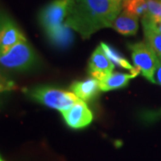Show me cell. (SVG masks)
Instances as JSON below:
<instances>
[{
    "instance_id": "cell-1",
    "label": "cell",
    "mask_w": 161,
    "mask_h": 161,
    "mask_svg": "<svg viewBox=\"0 0 161 161\" xmlns=\"http://www.w3.org/2000/svg\"><path fill=\"white\" fill-rule=\"evenodd\" d=\"M121 9L122 3L114 0H73L64 24L89 39L99 30L110 28Z\"/></svg>"
},
{
    "instance_id": "cell-2",
    "label": "cell",
    "mask_w": 161,
    "mask_h": 161,
    "mask_svg": "<svg viewBox=\"0 0 161 161\" xmlns=\"http://www.w3.org/2000/svg\"><path fill=\"white\" fill-rule=\"evenodd\" d=\"M72 2L73 0H53L40 13V25L55 46H68L73 40L72 29L64 24Z\"/></svg>"
},
{
    "instance_id": "cell-3",
    "label": "cell",
    "mask_w": 161,
    "mask_h": 161,
    "mask_svg": "<svg viewBox=\"0 0 161 161\" xmlns=\"http://www.w3.org/2000/svg\"><path fill=\"white\" fill-rule=\"evenodd\" d=\"M25 94L36 102L60 112L70 108L80 99L74 92L47 85L27 89Z\"/></svg>"
},
{
    "instance_id": "cell-4",
    "label": "cell",
    "mask_w": 161,
    "mask_h": 161,
    "mask_svg": "<svg viewBox=\"0 0 161 161\" xmlns=\"http://www.w3.org/2000/svg\"><path fill=\"white\" fill-rule=\"evenodd\" d=\"M0 63L7 69L27 71L32 69L38 64V57L29 43L24 41L1 53Z\"/></svg>"
},
{
    "instance_id": "cell-5",
    "label": "cell",
    "mask_w": 161,
    "mask_h": 161,
    "mask_svg": "<svg viewBox=\"0 0 161 161\" xmlns=\"http://www.w3.org/2000/svg\"><path fill=\"white\" fill-rule=\"evenodd\" d=\"M128 47L134 66L141 71V74L149 81L156 83L155 72L158 58L152 47L146 41L129 44Z\"/></svg>"
},
{
    "instance_id": "cell-6",
    "label": "cell",
    "mask_w": 161,
    "mask_h": 161,
    "mask_svg": "<svg viewBox=\"0 0 161 161\" xmlns=\"http://www.w3.org/2000/svg\"><path fill=\"white\" fill-rule=\"evenodd\" d=\"M65 124L72 129L88 126L93 120V115L85 101L79 99L70 108L61 112Z\"/></svg>"
},
{
    "instance_id": "cell-7",
    "label": "cell",
    "mask_w": 161,
    "mask_h": 161,
    "mask_svg": "<svg viewBox=\"0 0 161 161\" xmlns=\"http://www.w3.org/2000/svg\"><path fill=\"white\" fill-rule=\"evenodd\" d=\"M26 41L23 31L18 28L16 23L6 14L1 16L0 29V51L4 53L18 43Z\"/></svg>"
},
{
    "instance_id": "cell-8",
    "label": "cell",
    "mask_w": 161,
    "mask_h": 161,
    "mask_svg": "<svg viewBox=\"0 0 161 161\" xmlns=\"http://www.w3.org/2000/svg\"><path fill=\"white\" fill-rule=\"evenodd\" d=\"M114 68L115 64L108 58L102 47L98 46L93 51L89 60L88 72L90 75L100 81L111 75Z\"/></svg>"
},
{
    "instance_id": "cell-9",
    "label": "cell",
    "mask_w": 161,
    "mask_h": 161,
    "mask_svg": "<svg viewBox=\"0 0 161 161\" xmlns=\"http://www.w3.org/2000/svg\"><path fill=\"white\" fill-rule=\"evenodd\" d=\"M70 89L78 98L89 102L96 98L99 92H101L99 86V80L91 77L86 80L75 81L71 84Z\"/></svg>"
},
{
    "instance_id": "cell-10",
    "label": "cell",
    "mask_w": 161,
    "mask_h": 161,
    "mask_svg": "<svg viewBox=\"0 0 161 161\" xmlns=\"http://www.w3.org/2000/svg\"><path fill=\"white\" fill-rule=\"evenodd\" d=\"M141 73L139 69L131 72L130 74L125 73H112L108 77L99 81L101 92H109L127 86L130 80L135 78Z\"/></svg>"
},
{
    "instance_id": "cell-11",
    "label": "cell",
    "mask_w": 161,
    "mask_h": 161,
    "mask_svg": "<svg viewBox=\"0 0 161 161\" xmlns=\"http://www.w3.org/2000/svg\"><path fill=\"white\" fill-rule=\"evenodd\" d=\"M110 28L123 35H135L139 29V17L122 12L115 18Z\"/></svg>"
},
{
    "instance_id": "cell-12",
    "label": "cell",
    "mask_w": 161,
    "mask_h": 161,
    "mask_svg": "<svg viewBox=\"0 0 161 161\" xmlns=\"http://www.w3.org/2000/svg\"><path fill=\"white\" fill-rule=\"evenodd\" d=\"M100 46L102 47L104 52L106 53V55L108 56V58H109L115 65L122 67L124 69L129 70L130 72H133V71L138 69V68L132 66L126 58H124L120 53L117 51L116 49H115L113 47L109 46L108 44L104 43V42L100 43Z\"/></svg>"
},
{
    "instance_id": "cell-13",
    "label": "cell",
    "mask_w": 161,
    "mask_h": 161,
    "mask_svg": "<svg viewBox=\"0 0 161 161\" xmlns=\"http://www.w3.org/2000/svg\"><path fill=\"white\" fill-rule=\"evenodd\" d=\"M122 8L132 15L143 17L148 12V0H124Z\"/></svg>"
},
{
    "instance_id": "cell-14",
    "label": "cell",
    "mask_w": 161,
    "mask_h": 161,
    "mask_svg": "<svg viewBox=\"0 0 161 161\" xmlns=\"http://www.w3.org/2000/svg\"><path fill=\"white\" fill-rule=\"evenodd\" d=\"M143 31L145 41L149 43L158 58L161 61V32L146 26H143Z\"/></svg>"
},
{
    "instance_id": "cell-15",
    "label": "cell",
    "mask_w": 161,
    "mask_h": 161,
    "mask_svg": "<svg viewBox=\"0 0 161 161\" xmlns=\"http://www.w3.org/2000/svg\"><path fill=\"white\" fill-rule=\"evenodd\" d=\"M140 118L146 124H153L161 119V108L157 109H146L141 112Z\"/></svg>"
},
{
    "instance_id": "cell-16",
    "label": "cell",
    "mask_w": 161,
    "mask_h": 161,
    "mask_svg": "<svg viewBox=\"0 0 161 161\" xmlns=\"http://www.w3.org/2000/svg\"><path fill=\"white\" fill-rule=\"evenodd\" d=\"M142 26L150 27L151 29L161 32V21H152L149 18L142 17Z\"/></svg>"
},
{
    "instance_id": "cell-17",
    "label": "cell",
    "mask_w": 161,
    "mask_h": 161,
    "mask_svg": "<svg viewBox=\"0 0 161 161\" xmlns=\"http://www.w3.org/2000/svg\"><path fill=\"white\" fill-rule=\"evenodd\" d=\"M155 80L156 83H158L159 85H161V61L159 59H158L155 72Z\"/></svg>"
},
{
    "instance_id": "cell-18",
    "label": "cell",
    "mask_w": 161,
    "mask_h": 161,
    "mask_svg": "<svg viewBox=\"0 0 161 161\" xmlns=\"http://www.w3.org/2000/svg\"><path fill=\"white\" fill-rule=\"evenodd\" d=\"M115 2H118V3H122V1H124V0H114Z\"/></svg>"
},
{
    "instance_id": "cell-19",
    "label": "cell",
    "mask_w": 161,
    "mask_h": 161,
    "mask_svg": "<svg viewBox=\"0 0 161 161\" xmlns=\"http://www.w3.org/2000/svg\"><path fill=\"white\" fill-rule=\"evenodd\" d=\"M1 161H4V160H3V159H1Z\"/></svg>"
}]
</instances>
